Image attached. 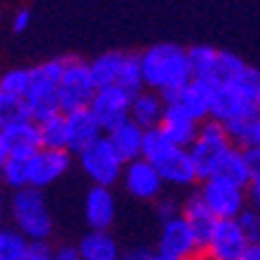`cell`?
Returning a JSON list of instances; mask_svg holds the SVG:
<instances>
[{"label":"cell","instance_id":"cell-1","mask_svg":"<svg viewBox=\"0 0 260 260\" xmlns=\"http://www.w3.org/2000/svg\"><path fill=\"white\" fill-rule=\"evenodd\" d=\"M141 56V71H143L145 87L157 91L164 99L174 96L176 91L192 80V66H190L188 49L174 43H159L148 47Z\"/></svg>","mask_w":260,"mask_h":260},{"label":"cell","instance_id":"cell-2","mask_svg":"<svg viewBox=\"0 0 260 260\" xmlns=\"http://www.w3.org/2000/svg\"><path fill=\"white\" fill-rule=\"evenodd\" d=\"M258 101H260V71L258 68H246L239 80L230 85L213 87V108L211 120L220 124L244 120V117L258 115Z\"/></svg>","mask_w":260,"mask_h":260},{"label":"cell","instance_id":"cell-3","mask_svg":"<svg viewBox=\"0 0 260 260\" xmlns=\"http://www.w3.org/2000/svg\"><path fill=\"white\" fill-rule=\"evenodd\" d=\"M143 159H148L162 174L164 183H169V185L181 188V185H192L194 181H200L190 150L171 143L159 129L145 132Z\"/></svg>","mask_w":260,"mask_h":260},{"label":"cell","instance_id":"cell-4","mask_svg":"<svg viewBox=\"0 0 260 260\" xmlns=\"http://www.w3.org/2000/svg\"><path fill=\"white\" fill-rule=\"evenodd\" d=\"M89 66L99 89L120 87V89L129 91L132 96H136V94H141L145 89L143 71H141V56L136 54L106 52V54L96 56Z\"/></svg>","mask_w":260,"mask_h":260},{"label":"cell","instance_id":"cell-5","mask_svg":"<svg viewBox=\"0 0 260 260\" xmlns=\"http://www.w3.org/2000/svg\"><path fill=\"white\" fill-rule=\"evenodd\" d=\"M14 228L21 235H26L30 242H43L52 237L54 230V220L49 213V206L43 197V190L24 188L17 190L10 204Z\"/></svg>","mask_w":260,"mask_h":260},{"label":"cell","instance_id":"cell-6","mask_svg":"<svg viewBox=\"0 0 260 260\" xmlns=\"http://www.w3.org/2000/svg\"><path fill=\"white\" fill-rule=\"evenodd\" d=\"M232 139L228 129L216 120H206L202 122L200 127V136L190 148V155H192L194 169H197V178L200 181H206L216 176L218 164L225 157V152L232 148Z\"/></svg>","mask_w":260,"mask_h":260},{"label":"cell","instance_id":"cell-7","mask_svg":"<svg viewBox=\"0 0 260 260\" xmlns=\"http://www.w3.org/2000/svg\"><path fill=\"white\" fill-rule=\"evenodd\" d=\"M96 82L91 75V66L82 59L68 56L66 71L59 82V99H61V110L63 113H73V110L89 108L94 96H96Z\"/></svg>","mask_w":260,"mask_h":260},{"label":"cell","instance_id":"cell-8","mask_svg":"<svg viewBox=\"0 0 260 260\" xmlns=\"http://www.w3.org/2000/svg\"><path fill=\"white\" fill-rule=\"evenodd\" d=\"M80 167H82L85 176L94 185L110 188V185H115L117 181H122V174H124L127 162H124V159L120 157V152L113 148L108 136H103L96 143H91L87 150L80 152Z\"/></svg>","mask_w":260,"mask_h":260},{"label":"cell","instance_id":"cell-9","mask_svg":"<svg viewBox=\"0 0 260 260\" xmlns=\"http://www.w3.org/2000/svg\"><path fill=\"white\" fill-rule=\"evenodd\" d=\"M200 194L220 220H235V218H239L246 211L248 190L228 181V178L211 176V178L202 181Z\"/></svg>","mask_w":260,"mask_h":260},{"label":"cell","instance_id":"cell-10","mask_svg":"<svg viewBox=\"0 0 260 260\" xmlns=\"http://www.w3.org/2000/svg\"><path fill=\"white\" fill-rule=\"evenodd\" d=\"M43 150L40 124L36 120L0 122V162L7 157L30 159Z\"/></svg>","mask_w":260,"mask_h":260},{"label":"cell","instance_id":"cell-11","mask_svg":"<svg viewBox=\"0 0 260 260\" xmlns=\"http://www.w3.org/2000/svg\"><path fill=\"white\" fill-rule=\"evenodd\" d=\"M251 239L242 230L239 220H220L213 232L211 242L206 244L202 253L209 260H244L251 248Z\"/></svg>","mask_w":260,"mask_h":260},{"label":"cell","instance_id":"cell-12","mask_svg":"<svg viewBox=\"0 0 260 260\" xmlns=\"http://www.w3.org/2000/svg\"><path fill=\"white\" fill-rule=\"evenodd\" d=\"M157 251L167 255H176V258L190 260L194 255L202 253L200 244L194 239V232L190 228V223L185 220L183 211L178 216L164 220L159 228V242H157Z\"/></svg>","mask_w":260,"mask_h":260},{"label":"cell","instance_id":"cell-13","mask_svg":"<svg viewBox=\"0 0 260 260\" xmlns=\"http://www.w3.org/2000/svg\"><path fill=\"white\" fill-rule=\"evenodd\" d=\"M132 101L134 96L129 91L120 87H108V89H99L94 101H91V113L101 122L103 132H113L115 127L132 120Z\"/></svg>","mask_w":260,"mask_h":260},{"label":"cell","instance_id":"cell-14","mask_svg":"<svg viewBox=\"0 0 260 260\" xmlns=\"http://www.w3.org/2000/svg\"><path fill=\"white\" fill-rule=\"evenodd\" d=\"M71 167V150H52L43 148L28 159V183L30 188L45 190L56 183Z\"/></svg>","mask_w":260,"mask_h":260},{"label":"cell","instance_id":"cell-15","mask_svg":"<svg viewBox=\"0 0 260 260\" xmlns=\"http://www.w3.org/2000/svg\"><path fill=\"white\" fill-rule=\"evenodd\" d=\"M122 183L127 188L129 194H134L136 200H155L159 197L164 188V178L148 159L139 157L134 162H127L124 174H122Z\"/></svg>","mask_w":260,"mask_h":260},{"label":"cell","instance_id":"cell-16","mask_svg":"<svg viewBox=\"0 0 260 260\" xmlns=\"http://www.w3.org/2000/svg\"><path fill=\"white\" fill-rule=\"evenodd\" d=\"M171 106H178L181 110H185L190 117L200 122L211 120V108H213V85L206 80H197L192 78L188 85L183 87L181 91H176L174 96L164 99Z\"/></svg>","mask_w":260,"mask_h":260},{"label":"cell","instance_id":"cell-17","mask_svg":"<svg viewBox=\"0 0 260 260\" xmlns=\"http://www.w3.org/2000/svg\"><path fill=\"white\" fill-rule=\"evenodd\" d=\"M26 108H28L30 117L40 124V122L49 120V117L63 113L61 110V99H59V85L49 82V80L36 75L33 71V87L26 94Z\"/></svg>","mask_w":260,"mask_h":260},{"label":"cell","instance_id":"cell-18","mask_svg":"<svg viewBox=\"0 0 260 260\" xmlns=\"http://www.w3.org/2000/svg\"><path fill=\"white\" fill-rule=\"evenodd\" d=\"M115 194L110 188L103 185H91L85 194V220L89 230H108L115 223Z\"/></svg>","mask_w":260,"mask_h":260},{"label":"cell","instance_id":"cell-19","mask_svg":"<svg viewBox=\"0 0 260 260\" xmlns=\"http://www.w3.org/2000/svg\"><path fill=\"white\" fill-rule=\"evenodd\" d=\"M68 117V150L71 152H82L87 150L91 143H96L99 139H103V127L96 120V115L91 113V108L73 110L66 113Z\"/></svg>","mask_w":260,"mask_h":260},{"label":"cell","instance_id":"cell-20","mask_svg":"<svg viewBox=\"0 0 260 260\" xmlns=\"http://www.w3.org/2000/svg\"><path fill=\"white\" fill-rule=\"evenodd\" d=\"M200 122L190 117L185 110H181L178 106H171L167 103V110H164L162 124H159V132L171 141V143L181 145V148H192V143L200 136Z\"/></svg>","mask_w":260,"mask_h":260},{"label":"cell","instance_id":"cell-21","mask_svg":"<svg viewBox=\"0 0 260 260\" xmlns=\"http://www.w3.org/2000/svg\"><path fill=\"white\" fill-rule=\"evenodd\" d=\"M183 216H185V220H188L190 228H192L194 239H197L200 248L204 251L206 244L211 242V237H213V232H216L218 223H220V218L209 209V204L202 200L200 192L190 194L188 200H185V204H183Z\"/></svg>","mask_w":260,"mask_h":260},{"label":"cell","instance_id":"cell-22","mask_svg":"<svg viewBox=\"0 0 260 260\" xmlns=\"http://www.w3.org/2000/svg\"><path fill=\"white\" fill-rule=\"evenodd\" d=\"M164 110H167V101H164L162 94L143 89L141 94H136L132 101V120L136 122L139 127H143L145 132L159 129Z\"/></svg>","mask_w":260,"mask_h":260},{"label":"cell","instance_id":"cell-23","mask_svg":"<svg viewBox=\"0 0 260 260\" xmlns=\"http://www.w3.org/2000/svg\"><path fill=\"white\" fill-rule=\"evenodd\" d=\"M108 139L124 162H134V159L143 157L145 129L139 127L134 120H127L124 124H120V127H115L113 132H108Z\"/></svg>","mask_w":260,"mask_h":260},{"label":"cell","instance_id":"cell-24","mask_svg":"<svg viewBox=\"0 0 260 260\" xmlns=\"http://www.w3.org/2000/svg\"><path fill=\"white\" fill-rule=\"evenodd\" d=\"M82 260H122L120 246L108 230H89L78 244Z\"/></svg>","mask_w":260,"mask_h":260},{"label":"cell","instance_id":"cell-25","mask_svg":"<svg viewBox=\"0 0 260 260\" xmlns=\"http://www.w3.org/2000/svg\"><path fill=\"white\" fill-rule=\"evenodd\" d=\"M33 87V68H10L0 78V103H21Z\"/></svg>","mask_w":260,"mask_h":260},{"label":"cell","instance_id":"cell-26","mask_svg":"<svg viewBox=\"0 0 260 260\" xmlns=\"http://www.w3.org/2000/svg\"><path fill=\"white\" fill-rule=\"evenodd\" d=\"M216 176L228 178V181L248 190V185H251V171H248V162H246V150L232 145L230 150L225 152V157L220 159V164H218Z\"/></svg>","mask_w":260,"mask_h":260},{"label":"cell","instance_id":"cell-27","mask_svg":"<svg viewBox=\"0 0 260 260\" xmlns=\"http://www.w3.org/2000/svg\"><path fill=\"white\" fill-rule=\"evenodd\" d=\"M248 63L242 59L239 54H232V52H223L218 54V61H216V68H213V75H211V82L213 87L218 85H230L235 80H239L246 73Z\"/></svg>","mask_w":260,"mask_h":260},{"label":"cell","instance_id":"cell-28","mask_svg":"<svg viewBox=\"0 0 260 260\" xmlns=\"http://www.w3.org/2000/svg\"><path fill=\"white\" fill-rule=\"evenodd\" d=\"M40 139H43V148H52V150H68V117L66 113L49 117V120L40 122Z\"/></svg>","mask_w":260,"mask_h":260},{"label":"cell","instance_id":"cell-29","mask_svg":"<svg viewBox=\"0 0 260 260\" xmlns=\"http://www.w3.org/2000/svg\"><path fill=\"white\" fill-rule=\"evenodd\" d=\"M218 54H220V49H213L209 45H194V47H190L188 56H190V66H192V78L209 82L213 75V68H216Z\"/></svg>","mask_w":260,"mask_h":260},{"label":"cell","instance_id":"cell-30","mask_svg":"<svg viewBox=\"0 0 260 260\" xmlns=\"http://www.w3.org/2000/svg\"><path fill=\"white\" fill-rule=\"evenodd\" d=\"M30 239L26 235L10 228V230L0 232V260H24L26 251H28Z\"/></svg>","mask_w":260,"mask_h":260},{"label":"cell","instance_id":"cell-31","mask_svg":"<svg viewBox=\"0 0 260 260\" xmlns=\"http://www.w3.org/2000/svg\"><path fill=\"white\" fill-rule=\"evenodd\" d=\"M0 169H3V178L10 188L17 192V190L30 188L28 183V159H17V157H7L0 162Z\"/></svg>","mask_w":260,"mask_h":260},{"label":"cell","instance_id":"cell-32","mask_svg":"<svg viewBox=\"0 0 260 260\" xmlns=\"http://www.w3.org/2000/svg\"><path fill=\"white\" fill-rule=\"evenodd\" d=\"M237 220H239V225H242V230L248 235V239H251L253 244L258 242L260 239V211H255V209H246Z\"/></svg>","mask_w":260,"mask_h":260},{"label":"cell","instance_id":"cell-33","mask_svg":"<svg viewBox=\"0 0 260 260\" xmlns=\"http://www.w3.org/2000/svg\"><path fill=\"white\" fill-rule=\"evenodd\" d=\"M24 260H56V248L43 239V242H30Z\"/></svg>","mask_w":260,"mask_h":260},{"label":"cell","instance_id":"cell-34","mask_svg":"<svg viewBox=\"0 0 260 260\" xmlns=\"http://www.w3.org/2000/svg\"><path fill=\"white\" fill-rule=\"evenodd\" d=\"M246 162H248V171H251V181L260 178V145L248 148L246 150Z\"/></svg>","mask_w":260,"mask_h":260},{"label":"cell","instance_id":"cell-35","mask_svg":"<svg viewBox=\"0 0 260 260\" xmlns=\"http://www.w3.org/2000/svg\"><path fill=\"white\" fill-rule=\"evenodd\" d=\"M183 209H178L176 206V202L174 200H164V202H159V206H157V213H159V220H169V218H174V216H178Z\"/></svg>","mask_w":260,"mask_h":260},{"label":"cell","instance_id":"cell-36","mask_svg":"<svg viewBox=\"0 0 260 260\" xmlns=\"http://www.w3.org/2000/svg\"><path fill=\"white\" fill-rule=\"evenodd\" d=\"M28 26H30V12L28 10H19L12 19V30L14 33H24Z\"/></svg>","mask_w":260,"mask_h":260},{"label":"cell","instance_id":"cell-37","mask_svg":"<svg viewBox=\"0 0 260 260\" xmlns=\"http://www.w3.org/2000/svg\"><path fill=\"white\" fill-rule=\"evenodd\" d=\"M56 260H82L78 246H61L56 248Z\"/></svg>","mask_w":260,"mask_h":260},{"label":"cell","instance_id":"cell-38","mask_svg":"<svg viewBox=\"0 0 260 260\" xmlns=\"http://www.w3.org/2000/svg\"><path fill=\"white\" fill-rule=\"evenodd\" d=\"M152 258H155V253L148 251V248H132V251L122 255V260H152Z\"/></svg>","mask_w":260,"mask_h":260},{"label":"cell","instance_id":"cell-39","mask_svg":"<svg viewBox=\"0 0 260 260\" xmlns=\"http://www.w3.org/2000/svg\"><path fill=\"white\" fill-rule=\"evenodd\" d=\"M248 202H251V209L260 211V178L251 181V185H248Z\"/></svg>","mask_w":260,"mask_h":260},{"label":"cell","instance_id":"cell-40","mask_svg":"<svg viewBox=\"0 0 260 260\" xmlns=\"http://www.w3.org/2000/svg\"><path fill=\"white\" fill-rule=\"evenodd\" d=\"M244 260H260V246L258 244H251V248H248V253Z\"/></svg>","mask_w":260,"mask_h":260},{"label":"cell","instance_id":"cell-41","mask_svg":"<svg viewBox=\"0 0 260 260\" xmlns=\"http://www.w3.org/2000/svg\"><path fill=\"white\" fill-rule=\"evenodd\" d=\"M152 260H183V258H176V255H167V253H159V251H157Z\"/></svg>","mask_w":260,"mask_h":260},{"label":"cell","instance_id":"cell-42","mask_svg":"<svg viewBox=\"0 0 260 260\" xmlns=\"http://www.w3.org/2000/svg\"><path fill=\"white\" fill-rule=\"evenodd\" d=\"M190 260H209V258H206L204 253H200V255H194V258H190Z\"/></svg>","mask_w":260,"mask_h":260},{"label":"cell","instance_id":"cell-43","mask_svg":"<svg viewBox=\"0 0 260 260\" xmlns=\"http://www.w3.org/2000/svg\"><path fill=\"white\" fill-rule=\"evenodd\" d=\"M258 117H260V101H258Z\"/></svg>","mask_w":260,"mask_h":260},{"label":"cell","instance_id":"cell-44","mask_svg":"<svg viewBox=\"0 0 260 260\" xmlns=\"http://www.w3.org/2000/svg\"><path fill=\"white\" fill-rule=\"evenodd\" d=\"M255 244H258V246H260V239H258V242H255Z\"/></svg>","mask_w":260,"mask_h":260}]
</instances>
